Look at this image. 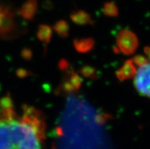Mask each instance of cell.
I'll return each mask as SVG.
<instances>
[{
	"label": "cell",
	"mask_w": 150,
	"mask_h": 149,
	"mask_svg": "<svg viewBox=\"0 0 150 149\" xmlns=\"http://www.w3.org/2000/svg\"><path fill=\"white\" fill-rule=\"evenodd\" d=\"M44 124L34 107L16 109L9 97L0 102V149H44Z\"/></svg>",
	"instance_id": "1"
},
{
	"label": "cell",
	"mask_w": 150,
	"mask_h": 149,
	"mask_svg": "<svg viewBox=\"0 0 150 149\" xmlns=\"http://www.w3.org/2000/svg\"><path fill=\"white\" fill-rule=\"evenodd\" d=\"M136 63L137 68H133V72L136 89L140 95L150 98V59L141 56L136 59Z\"/></svg>",
	"instance_id": "2"
}]
</instances>
